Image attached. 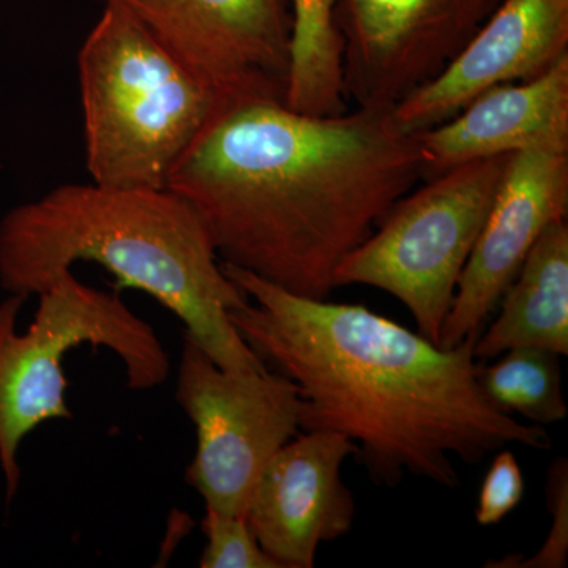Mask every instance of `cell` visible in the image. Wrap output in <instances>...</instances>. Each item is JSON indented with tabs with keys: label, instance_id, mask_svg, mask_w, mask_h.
<instances>
[{
	"label": "cell",
	"instance_id": "cell-6",
	"mask_svg": "<svg viewBox=\"0 0 568 568\" xmlns=\"http://www.w3.org/2000/svg\"><path fill=\"white\" fill-rule=\"evenodd\" d=\"M511 155L459 164L405 194L339 263L335 286L364 284L394 295L418 334L439 346L459 276Z\"/></svg>",
	"mask_w": 568,
	"mask_h": 568
},
{
	"label": "cell",
	"instance_id": "cell-5",
	"mask_svg": "<svg viewBox=\"0 0 568 568\" xmlns=\"http://www.w3.org/2000/svg\"><path fill=\"white\" fill-rule=\"evenodd\" d=\"M26 301L10 294L0 304V469L7 500L20 488L18 452L24 437L44 422L73 418L62 368L71 349L106 347L122 362L126 387L134 392L162 386L171 373L170 354L152 325L134 315L118 293L63 272L41 291L32 324L21 334L17 321Z\"/></svg>",
	"mask_w": 568,
	"mask_h": 568
},
{
	"label": "cell",
	"instance_id": "cell-8",
	"mask_svg": "<svg viewBox=\"0 0 568 568\" xmlns=\"http://www.w3.org/2000/svg\"><path fill=\"white\" fill-rule=\"evenodd\" d=\"M118 7L185 63L223 102L284 103L291 0H93Z\"/></svg>",
	"mask_w": 568,
	"mask_h": 568
},
{
	"label": "cell",
	"instance_id": "cell-12",
	"mask_svg": "<svg viewBox=\"0 0 568 568\" xmlns=\"http://www.w3.org/2000/svg\"><path fill=\"white\" fill-rule=\"evenodd\" d=\"M568 55V0H503L446 69L392 108L407 133L457 115L480 93L536 80Z\"/></svg>",
	"mask_w": 568,
	"mask_h": 568
},
{
	"label": "cell",
	"instance_id": "cell-16",
	"mask_svg": "<svg viewBox=\"0 0 568 568\" xmlns=\"http://www.w3.org/2000/svg\"><path fill=\"white\" fill-rule=\"evenodd\" d=\"M491 365L478 364V383L500 409L534 425H551L567 417L562 392V355L540 347H515Z\"/></svg>",
	"mask_w": 568,
	"mask_h": 568
},
{
	"label": "cell",
	"instance_id": "cell-10",
	"mask_svg": "<svg viewBox=\"0 0 568 568\" xmlns=\"http://www.w3.org/2000/svg\"><path fill=\"white\" fill-rule=\"evenodd\" d=\"M568 213V153L523 151L508 160L476 246L459 276L439 346L478 336L538 237Z\"/></svg>",
	"mask_w": 568,
	"mask_h": 568
},
{
	"label": "cell",
	"instance_id": "cell-18",
	"mask_svg": "<svg viewBox=\"0 0 568 568\" xmlns=\"http://www.w3.org/2000/svg\"><path fill=\"white\" fill-rule=\"evenodd\" d=\"M547 506L552 517L551 530L536 555L523 558L508 555L488 560V568H566L568 560V463L558 458L548 470Z\"/></svg>",
	"mask_w": 568,
	"mask_h": 568
},
{
	"label": "cell",
	"instance_id": "cell-11",
	"mask_svg": "<svg viewBox=\"0 0 568 568\" xmlns=\"http://www.w3.org/2000/svg\"><path fill=\"white\" fill-rule=\"evenodd\" d=\"M355 452L339 433L304 432L268 459L244 517L280 568L315 567L320 545L353 529L357 508L342 466Z\"/></svg>",
	"mask_w": 568,
	"mask_h": 568
},
{
	"label": "cell",
	"instance_id": "cell-19",
	"mask_svg": "<svg viewBox=\"0 0 568 568\" xmlns=\"http://www.w3.org/2000/svg\"><path fill=\"white\" fill-rule=\"evenodd\" d=\"M525 496V478L514 452L503 448L489 466L478 493L476 519L480 526L499 525Z\"/></svg>",
	"mask_w": 568,
	"mask_h": 568
},
{
	"label": "cell",
	"instance_id": "cell-1",
	"mask_svg": "<svg viewBox=\"0 0 568 568\" xmlns=\"http://www.w3.org/2000/svg\"><path fill=\"white\" fill-rule=\"evenodd\" d=\"M425 171L392 108L321 118L241 99L223 102L166 189L201 216L222 263L325 301L339 263Z\"/></svg>",
	"mask_w": 568,
	"mask_h": 568
},
{
	"label": "cell",
	"instance_id": "cell-3",
	"mask_svg": "<svg viewBox=\"0 0 568 568\" xmlns=\"http://www.w3.org/2000/svg\"><path fill=\"white\" fill-rule=\"evenodd\" d=\"M151 295L227 372H265L230 313L250 301L224 274L203 220L171 190L65 183L0 222V286L39 295L74 264Z\"/></svg>",
	"mask_w": 568,
	"mask_h": 568
},
{
	"label": "cell",
	"instance_id": "cell-9",
	"mask_svg": "<svg viewBox=\"0 0 568 568\" xmlns=\"http://www.w3.org/2000/svg\"><path fill=\"white\" fill-rule=\"evenodd\" d=\"M503 0H336L346 99L394 108L435 80Z\"/></svg>",
	"mask_w": 568,
	"mask_h": 568
},
{
	"label": "cell",
	"instance_id": "cell-17",
	"mask_svg": "<svg viewBox=\"0 0 568 568\" xmlns=\"http://www.w3.org/2000/svg\"><path fill=\"white\" fill-rule=\"evenodd\" d=\"M205 547L201 568H280L257 544L245 517L220 514L205 508Z\"/></svg>",
	"mask_w": 568,
	"mask_h": 568
},
{
	"label": "cell",
	"instance_id": "cell-4",
	"mask_svg": "<svg viewBox=\"0 0 568 568\" xmlns=\"http://www.w3.org/2000/svg\"><path fill=\"white\" fill-rule=\"evenodd\" d=\"M85 168L92 182L166 189L223 100L151 32L103 7L78 52Z\"/></svg>",
	"mask_w": 568,
	"mask_h": 568
},
{
	"label": "cell",
	"instance_id": "cell-13",
	"mask_svg": "<svg viewBox=\"0 0 568 568\" xmlns=\"http://www.w3.org/2000/svg\"><path fill=\"white\" fill-rule=\"evenodd\" d=\"M417 136L429 179L489 156L534 149L568 153V55L536 80L480 93Z\"/></svg>",
	"mask_w": 568,
	"mask_h": 568
},
{
	"label": "cell",
	"instance_id": "cell-2",
	"mask_svg": "<svg viewBox=\"0 0 568 568\" xmlns=\"http://www.w3.org/2000/svg\"><path fill=\"white\" fill-rule=\"evenodd\" d=\"M250 301L230 313L246 346L302 398V432L339 433L379 487L413 474L459 487L455 459L478 465L503 448L552 447L478 383L477 336L440 347L364 305L301 297L222 263Z\"/></svg>",
	"mask_w": 568,
	"mask_h": 568
},
{
	"label": "cell",
	"instance_id": "cell-15",
	"mask_svg": "<svg viewBox=\"0 0 568 568\" xmlns=\"http://www.w3.org/2000/svg\"><path fill=\"white\" fill-rule=\"evenodd\" d=\"M335 3L336 0H291L293 33L284 104L302 114L325 118L349 110Z\"/></svg>",
	"mask_w": 568,
	"mask_h": 568
},
{
	"label": "cell",
	"instance_id": "cell-14",
	"mask_svg": "<svg viewBox=\"0 0 568 568\" xmlns=\"http://www.w3.org/2000/svg\"><path fill=\"white\" fill-rule=\"evenodd\" d=\"M499 304L495 323L477 336V361H493L515 347L568 354L567 220L538 237Z\"/></svg>",
	"mask_w": 568,
	"mask_h": 568
},
{
	"label": "cell",
	"instance_id": "cell-7",
	"mask_svg": "<svg viewBox=\"0 0 568 568\" xmlns=\"http://www.w3.org/2000/svg\"><path fill=\"white\" fill-rule=\"evenodd\" d=\"M175 399L196 428L186 480L209 510L244 517L268 459L302 433L298 387L272 369L227 372L183 335Z\"/></svg>",
	"mask_w": 568,
	"mask_h": 568
}]
</instances>
